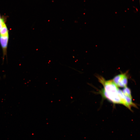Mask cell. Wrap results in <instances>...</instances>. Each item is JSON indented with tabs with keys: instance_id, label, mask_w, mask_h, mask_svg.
Returning a JSON list of instances; mask_svg holds the SVG:
<instances>
[{
	"instance_id": "4",
	"label": "cell",
	"mask_w": 140,
	"mask_h": 140,
	"mask_svg": "<svg viewBox=\"0 0 140 140\" xmlns=\"http://www.w3.org/2000/svg\"><path fill=\"white\" fill-rule=\"evenodd\" d=\"M0 36H9L8 31L6 24L4 25L0 31Z\"/></svg>"
},
{
	"instance_id": "5",
	"label": "cell",
	"mask_w": 140,
	"mask_h": 140,
	"mask_svg": "<svg viewBox=\"0 0 140 140\" xmlns=\"http://www.w3.org/2000/svg\"><path fill=\"white\" fill-rule=\"evenodd\" d=\"M5 24V19L0 14V31L3 26Z\"/></svg>"
},
{
	"instance_id": "3",
	"label": "cell",
	"mask_w": 140,
	"mask_h": 140,
	"mask_svg": "<svg viewBox=\"0 0 140 140\" xmlns=\"http://www.w3.org/2000/svg\"><path fill=\"white\" fill-rule=\"evenodd\" d=\"M9 38V36H0V43L3 50L4 56L5 55L6 53Z\"/></svg>"
},
{
	"instance_id": "2",
	"label": "cell",
	"mask_w": 140,
	"mask_h": 140,
	"mask_svg": "<svg viewBox=\"0 0 140 140\" xmlns=\"http://www.w3.org/2000/svg\"><path fill=\"white\" fill-rule=\"evenodd\" d=\"M127 73L119 74L114 78L112 80L117 86L124 88L127 87L128 78Z\"/></svg>"
},
{
	"instance_id": "1",
	"label": "cell",
	"mask_w": 140,
	"mask_h": 140,
	"mask_svg": "<svg viewBox=\"0 0 140 140\" xmlns=\"http://www.w3.org/2000/svg\"><path fill=\"white\" fill-rule=\"evenodd\" d=\"M97 77L103 86L99 92L103 97L114 104L123 105L131 111L132 107L137 108L132 101V97L125 96L122 90L120 89L112 80H106L101 76Z\"/></svg>"
}]
</instances>
